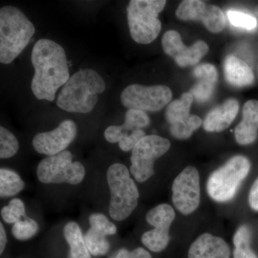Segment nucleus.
Masks as SVG:
<instances>
[{"mask_svg": "<svg viewBox=\"0 0 258 258\" xmlns=\"http://www.w3.org/2000/svg\"><path fill=\"white\" fill-rule=\"evenodd\" d=\"M31 62L32 93L38 100L53 101L57 90L71 78L66 51L57 42L40 39L32 49Z\"/></svg>", "mask_w": 258, "mask_h": 258, "instance_id": "f257e3e1", "label": "nucleus"}, {"mask_svg": "<svg viewBox=\"0 0 258 258\" xmlns=\"http://www.w3.org/2000/svg\"><path fill=\"white\" fill-rule=\"evenodd\" d=\"M106 88V82L96 71L81 70L62 86L56 104L70 113H90L98 103V95Z\"/></svg>", "mask_w": 258, "mask_h": 258, "instance_id": "f03ea898", "label": "nucleus"}, {"mask_svg": "<svg viewBox=\"0 0 258 258\" xmlns=\"http://www.w3.org/2000/svg\"><path fill=\"white\" fill-rule=\"evenodd\" d=\"M35 26L22 10L13 6L0 10V62L8 64L28 46Z\"/></svg>", "mask_w": 258, "mask_h": 258, "instance_id": "7ed1b4c3", "label": "nucleus"}, {"mask_svg": "<svg viewBox=\"0 0 258 258\" xmlns=\"http://www.w3.org/2000/svg\"><path fill=\"white\" fill-rule=\"evenodd\" d=\"M106 177L111 191L110 216L115 221H123L137 208L138 188L131 178L128 168L120 163L112 164L108 168Z\"/></svg>", "mask_w": 258, "mask_h": 258, "instance_id": "20e7f679", "label": "nucleus"}, {"mask_svg": "<svg viewBox=\"0 0 258 258\" xmlns=\"http://www.w3.org/2000/svg\"><path fill=\"white\" fill-rule=\"evenodd\" d=\"M165 0H132L127 8L130 35L139 44L151 43L161 30L159 13L164 9Z\"/></svg>", "mask_w": 258, "mask_h": 258, "instance_id": "39448f33", "label": "nucleus"}, {"mask_svg": "<svg viewBox=\"0 0 258 258\" xmlns=\"http://www.w3.org/2000/svg\"><path fill=\"white\" fill-rule=\"evenodd\" d=\"M250 168V161L247 157L237 155L231 158L209 177L207 184L209 196L217 203L232 200L248 175Z\"/></svg>", "mask_w": 258, "mask_h": 258, "instance_id": "423d86ee", "label": "nucleus"}, {"mask_svg": "<svg viewBox=\"0 0 258 258\" xmlns=\"http://www.w3.org/2000/svg\"><path fill=\"white\" fill-rule=\"evenodd\" d=\"M86 170L79 161H73L69 151L50 156L39 163L37 176L44 184H79L83 181Z\"/></svg>", "mask_w": 258, "mask_h": 258, "instance_id": "0eeeda50", "label": "nucleus"}, {"mask_svg": "<svg viewBox=\"0 0 258 258\" xmlns=\"http://www.w3.org/2000/svg\"><path fill=\"white\" fill-rule=\"evenodd\" d=\"M171 147L169 139L157 135L145 136L132 150L131 173L139 182H144L154 174V163Z\"/></svg>", "mask_w": 258, "mask_h": 258, "instance_id": "6e6552de", "label": "nucleus"}, {"mask_svg": "<svg viewBox=\"0 0 258 258\" xmlns=\"http://www.w3.org/2000/svg\"><path fill=\"white\" fill-rule=\"evenodd\" d=\"M171 98L170 88L164 85H129L120 95V101L125 108L145 112L160 111L170 103Z\"/></svg>", "mask_w": 258, "mask_h": 258, "instance_id": "1a4fd4ad", "label": "nucleus"}, {"mask_svg": "<svg viewBox=\"0 0 258 258\" xmlns=\"http://www.w3.org/2000/svg\"><path fill=\"white\" fill-rule=\"evenodd\" d=\"M172 202L176 210L184 215L193 213L199 208L200 179L196 168L186 166L174 180Z\"/></svg>", "mask_w": 258, "mask_h": 258, "instance_id": "9d476101", "label": "nucleus"}, {"mask_svg": "<svg viewBox=\"0 0 258 258\" xmlns=\"http://www.w3.org/2000/svg\"><path fill=\"white\" fill-rule=\"evenodd\" d=\"M175 217L174 209L168 204H161L148 212L146 220L154 229L142 235V243L152 252L164 250L170 240L169 230Z\"/></svg>", "mask_w": 258, "mask_h": 258, "instance_id": "9b49d317", "label": "nucleus"}, {"mask_svg": "<svg viewBox=\"0 0 258 258\" xmlns=\"http://www.w3.org/2000/svg\"><path fill=\"white\" fill-rule=\"evenodd\" d=\"M176 18L182 21H200L207 30L219 33L225 28L226 19L223 12L215 5L200 0H184L176 11Z\"/></svg>", "mask_w": 258, "mask_h": 258, "instance_id": "f8f14e48", "label": "nucleus"}, {"mask_svg": "<svg viewBox=\"0 0 258 258\" xmlns=\"http://www.w3.org/2000/svg\"><path fill=\"white\" fill-rule=\"evenodd\" d=\"M163 50L174 58L180 67L195 66L208 53L209 46L203 40H199L186 47L181 40V35L175 30H169L163 35L161 40Z\"/></svg>", "mask_w": 258, "mask_h": 258, "instance_id": "ddd939ff", "label": "nucleus"}, {"mask_svg": "<svg viewBox=\"0 0 258 258\" xmlns=\"http://www.w3.org/2000/svg\"><path fill=\"white\" fill-rule=\"evenodd\" d=\"M77 135V125L72 120H64L50 132L37 134L32 146L39 154L53 156L66 151Z\"/></svg>", "mask_w": 258, "mask_h": 258, "instance_id": "4468645a", "label": "nucleus"}, {"mask_svg": "<svg viewBox=\"0 0 258 258\" xmlns=\"http://www.w3.org/2000/svg\"><path fill=\"white\" fill-rule=\"evenodd\" d=\"M228 244L221 237L210 233L198 237L190 246L188 258H230Z\"/></svg>", "mask_w": 258, "mask_h": 258, "instance_id": "2eb2a0df", "label": "nucleus"}, {"mask_svg": "<svg viewBox=\"0 0 258 258\" xmlns=\"http://www.w3.org/2000/svg\"><path fill=\"white\" fill-rule=\"evenodd\" d=\"M238 101L230 98L212 109L203 122V128L208 132H222L228 128L239 111Z\"/></svg>", "mask_w": 258, "mask_h": 258, "instance_id": "dca6fc26", "label": "nucleus"}, {"mask_svg": "<svg viewBox=\"0 0 258 258\" xmlns=\"http://www.w3.org/2000/svg\"><path fill=\"white\" fill-rule=\"evenodd\" d=\"M257 135L258 101L249 100L244 103L242 121L235 129L236 142L240 145H249L255 142Z\"/></svg>", "mask_w": 258, "mask_h": 258, "instance_id": "f3484780", "label": "nucleus"}, {"mask_svg": "<svg viewBox=\"0 0 258 258\" xmlns=\"http://www.w3.org/2000/svg\"><path fill=\"white\" fill-rule=\"evenodd\" d=\"M193 75L198 82L194 85L189 93L194 99L200 103L208 101L215 92L218 79L216 68L212 64H200L194 70Z\"/></svg>", "mask_w": 258, "mask_h": 258, "instance_id": "a211bd4d", "label": "nucleus"}, {"mask_svg": "<svg viewBox=\"0 0 258 258\" xmlns=\"http://www.w3.org/2000/svg\"><path fill=\"white\" fill-rule=\"evenodd\" d=\"M226 81L235 87H245L254 82L253 71L249 64L235 55L227 56L224 62Z\"/></svg>", "mask_w": 258, "mask_h": 258, "instance_id": "6ab92c4d", "label": "nucleus"}, {"mask_svg": "<svg viewBox=\"0 0 258 258\" xmlns=\"http://www.w3.org/2000/svg\"><path fill=\"white\" fill-rule=\"evenodd\" d=\"M64 237L70 245L68 258H91L81 227L76 222H70L64 227Z\"/></svg>", "mask_w": 258, "mask_h": 258, "instance_id": "aec40b11", "label": "nucleus"}, {"mask_svg": "<svg viewBox=\"0 0 258 258\" xmlns=\"http://www.w3.org/2000/svg\"><path fill=\"white\" fill-rule=\"evenodd\" d=\"M194 98L189 92L183 93L179 99L170 102L166 110V118L170 125L184 120L191 115Z\"/></svg>", "mask_w": 258, "mask_h": 258, "instance_id": "412c9836", "label": "nucleus"}, {"mask_svg": "<svg viewBox=\"0 0 258 258\" xmlns=\"http://www.w3.org/2000/svg\"><path fill=\"white\" fill-rule=\"evenodd\" d=\"M25 182L14 171L0 169V196L10 198L15 196L25 188Z\"/></svg>", "mask_w": 258, "mask_h": 258, "instance_id": "4be33fe9", "label": "nucleus"}, {"mask_svg": "<svg viewBox=\"0 0 258 258\" xmlns=\"http://www.w3.org/2000/svg\"><path fill=\"white\" fill-rule=\"evenodd\" d=\"M251 231L248 226L242 225L233 237L234 258H258L250 247Z\"/></svg>", "mask_w": 258, "mask_h": 258, "instance_id": "5701e85b", "label": "nucleus"}, {"mask_svg": "<svg viewBox=\"0 0 258 258\" xmlns=\"http://www.w3.org/2000/svg\"><path fill=\"white\" fill-rule=\"evenodd\" d=\"M203 124V120L198 115L191 114L186 119L170 125V133L177 139H187Z\"/></svg>", "mask_w": 258, "mask_h": 258, "instance_id": "b1692460", "label": "nucleus"}, {"mask_svg": "<svg viewBox=\"0 0 258 258\" xmlns=\"http://www.w3.org/2000/svg\"><path fill=\"white\" fill-rule=\"evenodd\" d=\"M106 237V235L97 232L91 227L87 231L84 237L90 253L94 256H99L104 255L108 252L110 244Z\"/></svg>", "mask_w": 258, "mask_h": 258, "instance_id": "393cba45", "label": "nucleus"}, {"mask_svg": "<svg viewBox=\"0 0 258 258\" xmlns=\"http://www.w3.org/2000/svg\"><path fill=\"white\" fill-rule=\"evenodd\" d=\"M150 124V118L145 111L137 109H128L125 113V120L122 125L127 132L145 128Z\"/></svg>", "mask_w": 258, "mask_h": 258, "instance_id": "a878e982", "label": "nucleus"}, {"mask_svg": "<svg viewBox=\"0 0 258 258\" xmlns=\"http://www.w3.org/2000/svg\"><path fill=\"white\" fill-rule=\"evenodd\" d=\"M18 149L19 142L14 134L5 127H0V158L13 157Z\"/></svg>", "mask_w": 258, "mask_h": 258, "instance_id": "bb28decb", "label": "nucleus"}, {"mask_svg": "<svg viewBox=\"0 0 258 258\" xmlns=\"http://www.w3.org/2000/svg\"><path fill=\"white\" fill-rule=\"evenodd\" d=\"M39 230L38 225L35 220L25 216L24 220H20L14 224L13 235L18 240H27L36 235Z\"/></svg>", "mask_w": 258, "mask_h": 258, "instance_id": "cd10ccee", "label": "nucleus"}, {"mask_svg": "<svg viewBox=\"0 0 258 258\" xmlns=\"http://www.w3.org/2000/svg\"><path fill=\"white\" fill-rule=\"evenodd\" d=\"M1 215L7 223H16L21 220L22 217L26 216L25 205L20 199H13L9 205L2 209Z\"/></svg>", "mask_w": 258, "mask_h": 258, "instance_id": "c85d7f7f", "label": "nucleus"}, {"mask_svg": "<svg viewBox=\"0 0 258 258\" xmlns=\"http://www.w3.org/2000/svg\"><path fill=\"white\" fill-rule=\"evenodd\" d=\"M89 223L91 228L104 235H113L116 233V226L110 222L104 215L95 213L89 217Z\"/></svg>", "mask_w": 258, "mask_h": 258, "instance_id": "c756f323", "label": "nucleus"}, {"mask_svg": "<svg viewBox=\"0 0 258 258\" xmlns=\"http://www.w3.org/2000/svg\"><path fill=\"white\" fill-rule=\"evenodd\" d=\"M227 18L230 23L237 28L251 30L257 27V19L246 13L235 11V10H229L227 12Z\"/></svg>", "mask_w": 258, "mask_h": 258, "instance_id": "7c9ffc66", "label": "nucleus"}, {"mask_svg": "<svg viewBox=\"0 0 258 258\" xmlns=\"http://www.w3.org/2000/svg\"><path fill=\"white\" fill-rule=\"evenodd\" d=\"M145 136L147 135L142 129L134 131L131 133H125L121 140L118 142L120 149L123 152L133 150L134 147Z\"/></svg>", "mask_w": 258, "mask_h": 258, "instance_id": "2f4dec72", "label": "nucleus"}, {"mask_svg": "<svg viewBox=\"0 0 258 258\" xmlns=\"http://www.w3.org/2000/svg\"><path fill=\"white\" fill-rule=\"evenodd\" d=\"M125 133L131 132H125L121 125H111L105 130L104 137L107 142L111 144L118 143Z\"/></svg>", "mask_w": 258, "mask_h": 258, "instance_id": "473e14b6", "label": "nucleus"}, {"mask_svg": "<svg viewBox=\"0 0 258 258\" xmlns=\"http://www.w3.org/2000/svg\"><path fill=\"white\" fill-rule=\"evenodd\" d=\"M113 258H152V256L146 249L138 247L131 252L125 249H120Z\"/></svg>", "mask_w": 258, "mask_h": 258, "instance_id": "72a5a7b5", "label": "nucleus"}, {"mask_svg": "<svg viewBox=\"0 0 258 258\" xmlns=\"http://www.w3.org/2000/svg\"><path fill=\"white\" fill-rule=\"evenodd\" d=\"M248 202L250 208L258 212V177L249 190Z\"/></svg>", "mask_w": 258, "mask_h": 258, "instance_id": "f704fd0d", "label": "nucleus"}, {"mask_svg": "<svg viewBox=\"0 0 258 258\" xmlns=\"http://www.w3.org/2000/svg\"><path fill=\"white\" fill-rule=\"evenodd\" d=\"M7 243H8V238H7L6 232L3 223H0V254H2L4 252Z\"/></svg>", "mask_w": 258, "mask_h": 258, "instance_id": "c9c22d12", "label": "nucleus"}, {"mask_svg": "<svg viewBox=\"0 0 258 258\" xmlns=\"http://www.w3.org/2000/svg\"><path fill=\"white\" fill-rule=\"evenodd\" d=\"M254 12H255L256 16H257L258 18V5L257 6H256L255 10H254Z\"/></svg>", "mask_w": 258, "mask_h": 258, "instance_id": "e433bc0d", "label": "nucleus"}]
</instances>
